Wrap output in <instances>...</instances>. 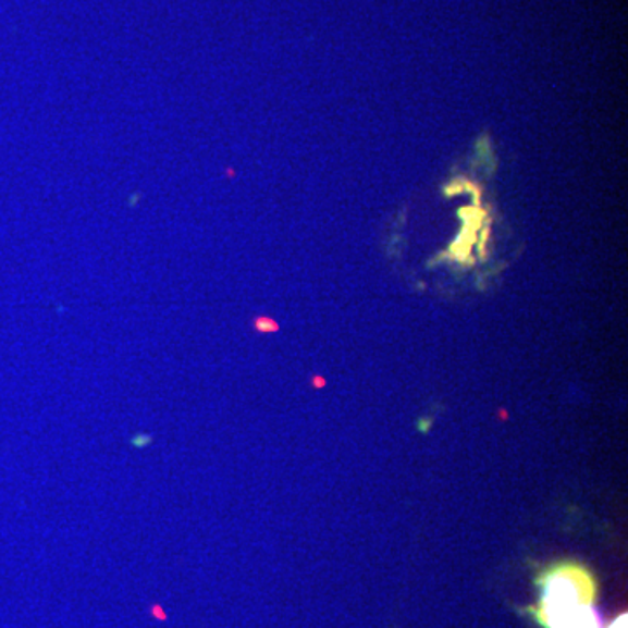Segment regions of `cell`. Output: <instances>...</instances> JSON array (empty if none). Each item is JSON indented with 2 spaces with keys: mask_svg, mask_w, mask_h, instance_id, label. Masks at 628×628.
Segmentation results:
<instances>
[{
  "mask_svg": "<svg viewBox=\"0 0 628 628\" xmlns=\"http://www.w3.org/2000/svg\"><path fill=\"white\" fill-rule=\"evenodd\" d=\"M540 601L532 618L543 628H602L595 607L598 583L589 569L578 564L552 567L538 580Z\"/></svg>",
  "mask_w": 628,
  "mask_h": 628,
  "instance_id": "obj_1",
  "label": "cell"
},
{
  "mask_svg": "<svg viewBox=\"0 0 628 628\" xmlns=\"http://www.w3.org/2000/svg\"><path fill=\"white\" fill-rule=\"evenodd\" d=\"M607 628H627V613L616 616V618L611 621L609 627Z\"/></svg>",
  "mask_w": 628,
  "mask_h": 628,
  "instance_id": "obj_2",
  "label": "cell"
}]
</instances>
